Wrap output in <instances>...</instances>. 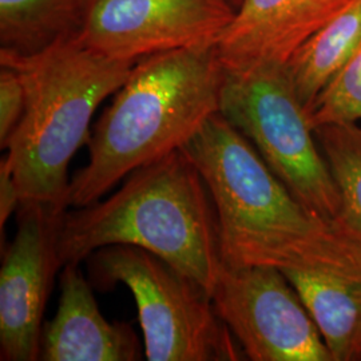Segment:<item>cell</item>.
Instances as JSON below:
<instances>
[{
    "label": "cell",
    "instance_id": "4",
    "mask_svg": "<svg viewBox=\"0 0 361 361\" xmlns=\"http://www.w3.org/2000/svg\"><path fill=\"white\" fill-rule=\"evenodd\" d=\"M182 150L210 194L225 267L284 269L331 229L334 222L302 205L221 113L210 116Z\"/></svg>",
    "mask_w": 361,
    "mask_h": 361
},
{
    "label": "cell",
    "instance_id": "6",
    "mask_svg": "<svg viewBox=\"0 0 361 361\" xmlns=\"http://www.w3.org/2000/svg\"><path fill=\"white\" fill-rule=\"evenodd\" d=\"M219 113L302 205L335 222L337 186L285 66L225 70Z\"/></svg>",
    "mask_w": 361,
    "mask_h": 361
},
{
    "label": "cell",
    "instance_id": "7",
    "mask_svg": "<svg viewBox=\"0 0 361 361\" xmlns=\"http://www.w3.org/2000/svg\"><path fill=\"white\" fill-rule=\"evenodd\" d=\"M210 296L249 360L334 361L317 325L281 269L224 265Z\"/></svg>",
    "mask_w": 361,
    "mask_h": 361
},
{
    "label": "cell",
    "instance_id": "19",
    "mask_svg": "<svg viewBox=\"0 0 361 361\" xmlns=\"http://www.w3.org/2000/svg\"><path fill=\"white\" fill-rule=\"evenodd\" d=\"M231 4H232L233 7H234V10L240 6V3H241V0H228Z\"/></svg>",
    "mask_w": 361,
    "mask_h": 361
},
{
    "label": "cell",
    "instance_id": "8",
    "mask_svg": "<svg viewBox=\"0 0 361 361\" xmlns=\"http://www.w3.org/2000/svg\"><path fill=\"white\" fill-rule=\"evenodd\" d=\"M234 11L228 0H89L74 38L110 58L138 62L214 44Z\"/></svg>",
    "mask_w": 361,
    "mask_h": 361
},
{
    "label": "cell",
    "instance_id": "12",
    "mask_svg": "<svg viewBox=\"0 0 361 361\" xmlns=\"http://www.w3.org/2000/svg\"><path fill=\"white\" fill-rule=\"evenodd\" d=\"M142 349L133 328L110 323L98 308L91 285L78 264L61 269V297L55 316L43 324L44 361H137Z\"/></svg>",
    "mask_w": 361,
    "mask_h": 361
},
{
    "label": "cell",
    "instance_id": "13",
    "mask_svg": "<svg viewBox=\"0 0 361 361\" xmlns=\"http://www.w3.org/2000/svg\"><path fill=\"white\" fill-rule=\"evenodd\" d=\"M360 40L361 0H348L295 52L285 67L307 111L347 63Z\"/></svg>",
    "mask_w": 361,
    "mask_h": 361
},
{
    "label": "cell",
    "instance_id": "14",
    "mask_svg": "<svg viewBox=\"0 0 361 361\" xmlns=\"http://www.w3.org/2000/svg\"><path fill=\"white\" fill-rule=\"evenodd\" d=\"M89 0H0V51L34 55L74 37Z\"/></svg>",
    "mask_w": 361,
    "mask_h": 361
},
{
    "label": "cell",
    "instance_id": "15",
    "mask_svg": "<svg viewBox=\"0 0 361 361\" xmlns=\"http://www.w3.org/2000/svg\"><path fill=\"white\" fill-rule=\"evenodd\" d=\"M314 134L340 195L335 224L361 243V126L325 125Z\"/></svg>",
    "mask_w": 361,
    "mask_h": 361
},
{
    "label": "cell",
    "instance_id": "18",
    "mask_svg": "<svg viewBox=\"0 0 361 361\" xmlns=\"http://www.w3.org/2000/svg\"><path fill=\"white\" fill-rule=\"evenodd\" d=\"M22 204V198L16 182L13 178L11 168L4 158L0 162V232L3 235L7 221L18 212Z\"/></svg>",
    "mask_w": 361,
    "mask_h": 361
},
{
    "label": "cell",
    "instance_id": "9",
    "mask_svg": "<svg viewBox=\"0 0 361 361\" xmlns=\"http://www.w3.org/2000/svg\"><path fill=\"white\" fill-rule=\"evenodd\" d=\"M58 212L38 202H22L18 231L0 269V359L40 357L43 314L52 281L62 264L58 253Z\"/></svg>",
    "mask_w": 361,
    "mask_h": 361
},
{
    "label": "cell",
    "instance_id": "3",
    "mask_svg": "<svg viewBox=\"0 0 361 361\" xmlns=\"http://www.w3.org/2000/svg\"><path fill=\"white\" fill-rule=\"evenodd\" d=\"M0 65L15 68L26 90L23 116L1 146L22 202L66 212L68 165L89 142L97 109L119 90L135 62L94 51L71 37L34 55L0 51Z\"/></svg>",
    "mask_w": 361,
    "mask_h": 361
},
{
    "label": "cell",
    "instance_id": "16",
    "mask_svg": "<svg viewBox=\"0 0 361 361\" xmlns=\"http://www.w3.org/2000/svg\"><path fill=\"white\" fill-rule=\"evenodd\" d=\"M308 116L313 129L338 123L361 126V40L347 63L310 106Z\"/></svg>",
    "mask_w": 361,
    "mask_h": 361
},
{
    "label": "cell",
    "instance_id": "5",
    "mask_svg": "<svg viewBox=\"0 0 361 361\" xmlns=\"http://www.w3.org/2000/svg\"><path fill=\"white\" fill-rule=\"evenodd\" d=\"M92 283L123 284L135 298L150 361L244 360L207 288L153 253L130 245L104 246L87 257Z\"/></svg>",
    "mask_w": 361,
    "mask_h": 361
},
{
    "label": "cell",
    "instance_id": "1",
    "mask_svg": "<svg viewBox=\"0 0 361 361\" xmlns=\"http://www.w3.org/2000/svg\"><path fill=\"white\" fill-rule=\"evenodd\" d=\"M224 79L216 44L135 62L94 126L89 162L70 180L67 207L90 205L134 170L182 150L219 113Z\"/></svg>",
    "mask_w": 361,
    "mask_h": 361
},
{
    "label": "cell",
    "instance_id": "2",
    "mask_svg": "<svg viewBox=\"0 0 361 361\" xmlns=\"http://www.w3.org/2000/svg\"><path fill=\"white\" fill-rule=\"evenodd\" d=\"M110 245L145 249L212 293L224 268L217 217L205 182L183 150L134 170L104 200L62 214V268Z\"/></svg>",
    "mask_w": 361,
    "mask_h": 361
},
{
    "label": "cell",
    "instance_id": "11",
    "mask_svg": "<svg viewBox=\"0 0 361 361\" xmlns=\"http://www.w3.org/2000/svg\"><path fill=\"white\" fill-rule=\"evenodd\" d=\"M348 0H241L216 40L225 70L286 66Z\"/></svg>",
    "mask_w": 361,
    "mask_h": 361
},
{
    "label": "cell",
    "instance_id": "17",
    "mask_svg": "<svg viewBox=\"0 0 361 361\" xmlns=\"http://www.w3.org/2000/svg\"><path fill=\"white\" fill-rule=\"evenodd\" d=\"M26 107V90L19 73L0 65V146L19 125Z\"/></svg>",
    "mask_w": 361,
    "mask_h": 361
},
{
    "label": "cell",
    "instance_id": "10",
    "mask_svg": "<svg viewBox=\"0 0 361 361\" xmlns=\"http://www.w3.org/2000/svg\"><path fill=\"white\" fill-rule=\"evenodd\" d=\"M334 361L361 360V243L337 226L281 269Z\"/></svg>",
    "mask_w": 361,
    "mask_h": 361
}]
</instances>
